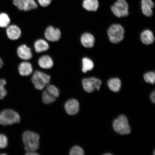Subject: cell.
Instances as JSON below:
<instances>
[{
	"mask_svg": "<svg viewBox=\"0 0 155 155\" xmlns=\"http://www.w3.org/2000/svg\"><path fill=\"white\" fill-rule=\"evenodd\" d=\"M40 136L38 134L27 131L23 134L22 139L27 152H35L39 147Z\"/></svg>",
	"mask_w": 155,
	"mask_h": 155,
	"instance_id": "obj_1",
	"label": "cell"
},
{
	"mask_svg": "<svg viewBox=\"0 0 155 155\" xmlns=\"http://www.w3.org/2000/svg\"><path fill=\"white\" fill-rule=\"evenodd\" d=\"M20 117L16 112L12 109H5L0 113V124L8 125L19 123Z\"/></svg>",
	"mask_w": 155,
	"mask_h": 155,
	"instance_id": "obj_2",
	"label": "cell"
},
{
	"mask_svg": "<svg viewBox=\"0 0 155 155\" xmlns=\"http://www.w3.org/2000/svg\"><path fill=\"white\" fill-rule=\"evenodd\" d=\"M51 79L49 75L38 71H35L31 78L32 82L35 88L42 90L49 84Z\"/></svg>",
	"mask_w": 155,
	"mask_h": 155,
	"instance_id": "obj_3",
	"label": "cell"
},
{
	"mask_svg": "<svg viewBox=\"0 0 155 155\" xmlns=\"http://www.w3.org/2000/svg\"><path fill=\"white\" fill-rule=\"evenodd\" d=\"M113 127L114 130L120 134H128L131 132V128L127 118L123 115H120L114 121Z\"/></svg>",
	"mask_w": 155,
	"mask_h": 155,
	"instance_id": "obj_4",
	"label": "cell"
},
{
	"mask_svg": "<svg viewBox=\"0 0 155 155\" xmlns=\"http://www.w3.org/2000/svg\"><path fill=\"white\" fill-rule=\"evenodd\" d=\"M107 33L110 41L117 44L123 40L124 30L121 25L114 24L108 29Z\"/></svg>",
	"mask_w": 155,
	"mask_h": 155,
	"instance_id": "obj_5",
	"label": "cell"
},
{
	"mask_svg": "<svg viewBox=\"0 0 155 155\" xmlns=\"http://www.w3.org/2000/svg\"><path fill=\"white\" fill-rule=\"evenodd\" d=\"M111 9L114 15L120 18L127 16L129 15V5L126 0H117Z\"/></svg>",
	"mask_w": 155,
	"mask_h": 155,
	"instance_id": "obj_6",
	"label": "cell"
},
{
	"mask_svg": "<svg viewBox=\"0 0 155 155\" xmlns=\"http://www.w3.org/2000/svg\"><path fill=\"white\" fill-rule=\"evenodd\" d=\"M101 84V81L95 78H84L82 81L83 88L88 93L94 91L96 89L97 90H99Z\"/></svg>",
	"mask_w": 155,
	"mask_h": 155,
	"instance_id": "obj_7",
	"label": "cell"
},
{
	"mask_svg": "<svg viewBox=\"0 0 155 155\" xmlns=\"http://www.w3.org/2000/svg\"><path fill=\"white\" fill-rule=\"evenodd\" d=\"M61 32L59 28L49 26L46 29L44 36L46 40L50 42H55L59 40L61 37Z\"/></svg>",
	"mask_w": 155,
	"mask_h": 155,
	"instance_id": "obj_8",
	"label": "cell"
},
{
	"mask_svg": "<svg viewBox=\"0 0 155 155\" xmlns=\"http://www.w3.org/2000/svg\"><path fill=\"white\" fill-rule=\"evenodd\" d=\"M17 53L21 59L27 61L31 59L33 54L31 48L26 44H22L17 48Z\"/></svg>",
	"mask_w": 155,
	"mask_h": 155,
	"instance_id": "obj_9",
	"label": "cell"
},
{
	"mask_svg": "<svg viewBox=\"0 0 155 155\" xmlns=\"http://www.w3.org/2000/svg\"><path fill=\"white\" fill-rule=\"evenodd\" d=\"M6 34L8 37L12 40H16L21 37L22 31L16 25H9L7 28Z\"/></svg>",
	"mask_w": 155,
	"mask_h": 155,
	"instance_id": "obj_10",
	"label": "cell"
},
{
	"mask_svg": "<svg viewBox=\"0 0 155 155\" xmlns=\"http://www.w3.org/2000/svg\"><path fill=\"white\" fill-rule=\"evenodd\" d=\"M64 107L68 114L71 115H75L79 111V102L77 100L71 99L66 102Z\"/></svg>",
	"mask_w": 155,
	"mask_h": 155,
	"instance_id": "obj_11",
	"label": "cell"
},
{
	"mask_svg": "<svg viewBox=\"0 0 155 155\" xmlns=\"http://www.w3.org/2000/svg\"><path fill=\"white\" fill-rule=\"evenodd\" d=\"M19 74L23 76H27L31 74L33 71L32 64L28 61L22 62L18 66Z\"/></svg>",
	"mask_w": 155,
	"mask_h": 155,
	"instance_id": "obj_12",
	"label": "cell"
},
{
	"mask_svg": "<svg viewBox=\"0 0 155 155\" xmlns=\"http://www.w3.org/2000/svg\"><path fill=\"white\" fill-rule=\"evenodd\" d=\"M38 64L42 69H48L51 68L54 65V62L51 57L48 55H44L38 60Z\"/></svg>",
	"mask_w": 155,
	"mask_h": 155,
	"instance_id": "obj_13",
	"label": "cell"
},
{
	"mask_svg": "<svg viewBox=\"0 0 155 155\" xmlns=\"http://www.w3.org/2000/svg\"><path fill=\"white\" fill-rule=\"evenodd\" d=\"M141 9L143 14L147 16L150 17L153 15L152 8L154 4L152 0H142Z\"/></svg>",
	"mask_w": 155,
	"mask_h": 155,
	"instance_id": "obj_14",
	"label": "cell"
},
{
	"mask_svg": "<svg viewBox=\"0 0 155 155\" xmlns=\"http://www.w3.org/2000/svg\"><path fill=\"white\" fill-rule=\"evenodd\" d=\"M34 47L37 53H41L47 51L49 49V45L46 40L39 39L35 42Z\"/></svg>",
	"mask_w": 155,
	"mask_h": 155,
	"instance_id": "obj_15",
	"label": "cell"
},
{
	"mask_svg": "<svg viewBox=\"0 0 155 155\" xmlns=\"http://www.w3.org/2000/svg\"><path fill=\"white\" fill-rule=\"evenodd\" d=\"M81 42L84 47L92 48L94 46L95 39L94 37L89 33L83 34L81 37Z\"/></svg>",
	"mask_w": 155,
	"mask_h": 155,
	"instance_id": "obj_16",
	"label": "cell"
},
{
	"mask_svg": "<svg viewBox=\"0 0 155 155\" xmlns=\"http://www.w3.org/2000/svg\"><path fill=\"white\" fill-rule=\"evenodd\" d=\"M140 38L143 43L146 45L152 44L154 41L153 34L149 30L143 31L141 34Z\"/></svg>",
	"mask_w": 155,
	"mask_h": 155,
	"instance_id": "obj_17",
	"label": "cell"
},
{
	"mask_svg": "<svg viewBox=\"0 0 155 155\" xmlns=\"http://www.w3.org/2000/svg\"><path fill=\"white\" fill-rule=\"evenodd\" d=\"M82 6L88 11H96L99 7L98 0H83Z\"/></svg>",
	"mask_w": 155,
	"mask_h": 155,
	"instance_id": "obj_18",
	"label": "cell"
},
{
	"mask_svg": "<svg viewBox=\"0 0 155 155\" xmlns=\"http://www.w3.org/2000/svg\"><path fill=\"white\" fill-rule=\"evenodd\" d=\"M38 5L36 0H24L23 11L27 12L38 8Z\"/></svg>",
	"mask_w": 155,
	"mask_h": 155,
	"instance_id": "obj_19",
	"label": "cell"
},
{
	"mask_svg": "<svg viewBox=\"0 0 155 155\" xmlns=\"http://www.w3.org/2000/svg\"><path fill=\"white\" fill-rule=\"evenodd\" d=\"M107 85L110 90L114 92H117L120 89L121 82L119 78H113L108 81Z\"/></svg>",
	"mask_w": 155,
	"mask_h": 155,
	"instance_id": "obj_20",
	"label": "cell"
},
{
	"mask_svg": "<svg viewBox=\"0 0 155 155\" xmlns=\"http://www.w3.org/2000/svg\"><path fill=\"white\" fill-rule=\"evenodd\" d=\"M82 71L83 73L92 70L94 67V64L91 60L88 58H83L82 59Z\"/></svg>",
	"mask_w": 155,
	"mask_h": 155,
	"instance_id": "obj_21",
	"label": "cell"
},
{
	"mask_svg": "<svg viewBox=\"0 0 155 155\" xmlns=\"http://www.w3.org/2000/svg\"><path fill=\"white\" fill-rule=\"evenodd\" d=\"M11 19L7 13L3 12L0 13V27L7 28L9 25Z\"/></svg>",
	"mask_w": 155,
	"mask_h": 155,
	"instance_id": "obj_22",
	"label": "cell"
},
{
	"mask_svg": "<svg viewBox=\"0 0 155 155\" xmlns=\"http://www.w3.org/2000/svg\"><path fill=\"white\" fill-rule=\"evenodd\" d=\"M42 101L44 104H49L53 103L56 100V97L48 93L46 90L44 91L42 94Z\"/></svg>",
	"mask_w": 155,
	"mask_h": 155,
	"instance_id": "obj_23",
	"label": "cell"
},
{
	"mask_svg": "<svg viewBox=\"0 0 155 155\" xmlns=\"http://www.w3.org/2000/svg\"><path fill=\"white\" fill-rule=\"evenodd\" d=\"M46 91L50 94L57 98L59 96V91L57 87L53 85H48L46 87Z\"/></svg>",
	"mask_w": 155,
	"mask_h": 155,
	"instance_id": "obj_24",
	"label": "cell"
},
{
	"mask_svg": "<svg viewBox=\"0 0 155 155\" xmlns=\"http://www.w3.org/2000/svg\"><path fill=\"white\" fill-rule=\"evenodd\" d=\"M6 83L5 79H0V100L3 99L7 95V91L5 88Z\"/></svg>",
	"mask_w": 155,
	"mask_h": 155,
	"instance_id": "obj_25",
	"label": "cell"
},
{
	"mask_svg": "<svg viewBox=\"0 0 155 155\" xmlns=\"http://www.w3.org/2000/svg\"><path fill=\"white\" fill-rule=\"evenodd\" d=\"M144 79L147 83L154 84L155 81V74L154 72L147 73L144 75Z\"/></svg>",
	"mask_w": 155,
	"mask_h": 155,
	"instance_id": "obj_26",
	"label": "cell"
},
{
	"mask_svg": "<svg viewBox=\"0 0 155 155\" xmlns=\"http://www.w3.org/2000/svg\"><path fill=\"white\" fill-rule=\"evenodd\" d=\"M69 154L71 155H83L84 154V152L81 147L75 146L71 149Z\"/></svg>",
	"mask_w": 155,
	"mask_h": 155,
	"instance_id": "obj_27",
	"label": "cell"
},
{
	"mask_svg": "<svg viewBox=\"0 0 155 155\" xmlns=\"http://www.w3.org/2000/svg\"><path fill=\"white\" fill-rule=\"evenodd\" d=\"M8 144V139L5 135L0 134V148H5Z\"/></svg>",
	"mask_w": 155,
	"mask_h": 155,
	"instance_id": "obj_28",
	"label": "cell"
},
{
	"mask_svg": "<svg viewBox=\"0 0 155 155\" xmlns=\"http://www.w3.org/2000/svg\"><path fill=\"white\" fill-rule=\"evenodd\" d=\"M53 0H36L39 6L42 8H46L51 5Z\"/></svg>",
	"mask_w": 155,
	"mask_h": 155,
	"instance_id": "obj_29",
	"label": "cell"
},
{
	"mask_svg": "<svg viewBox=\"0 0 155 155\" xmlns=\"http://www.w3.org/2000/svg\"><path fill=\"white\" fill-rule=\"evenodd\" d=\"M155 92L154 91L152 92V94H151L150 96V98L151 100L152 101L153 103H155Z\"/></svg>",
	"mask_w": 155,
	"mask_h": 155,
	"instance_id": "obj_30",
	"label": "cell"
},
{
	"mask_svg": "<svg viewBox=\"0 0 155 155\" xmlns=\"http://www.w3.org/2000/svg\"><path fill=\"white\" fill-rule=\"evenodd\" d=\"M26 155H39L38 153L35 152H27Z\"/></svg>",
	"mask_w": 155,
	"mask_h": 155,
	"instance_id": "obj_31",
	"label": "cell"
},
{
	"mask_svg": "<svg viewBox=\"0 0 155 155\" xmlns=\"http://www.w3.org/2000/svg\"><path fill=\"white\" fill-rule=\"evenodd\" d=\"M3 60L2 59V58L0 57V69L3 67Z\"/></svg>",
	"mask_w": 155,
	"mask_h": 155,
	"instance_id": "obj_32",
	"label": "cell"
},
{
	"mask_svg": "<svg viewBox=\"0 0 155 155\" xmlns=\"http://www.w3.org/2000/svg\"><path fill=\"white\" fill-rule=\"evenodd\" d=\"M112 154H110V153H108V154H105L104 155H111Z\"/></svg>",
	"mask_w": 155,
	"mask_h": 155,
	"instance_id": "obj_33",
	"label": "cell"
}]
</instances>
